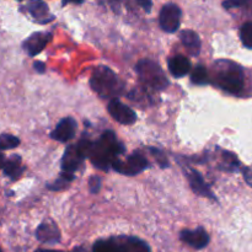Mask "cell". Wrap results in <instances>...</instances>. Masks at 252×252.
<instances>
[{"mask_svg":"<svg viewBox=\"0 0 252 252\" xmlns=\"http://www.w3.org/2000/svg\"><path fill=\"white\" fill-rule=\"evenodd\" d=\"M127 252H150L149 246L140 239L134 236H123Z\"/></svg>","mask_w":252,"mask_h":252,"instance_id":"cell-18","label":"cell"},{"mask_svg":"<svg viewBox=\"0 0 252 252\" xmlns=\"http://www.w3.org/2000/svg\"><path fill=\"white\" fill-rule=\"evenodd\" d=\"M20 139L12 134H1L0 135V150H9L19 147Z\"/></svg>","mask_w":252,"mask_h":252,"instance_id":"cell-21","label":"cell"},{"mask_svg":"<svg viewBox=\"0 0 252 252\" xmlns=\"http://www.w3.org/2000/svg\"><path fill=\"white\" fill-rule=\"evenodd\" d=\"M245 4V2H243V1H226V2H224V6L225 7H234V6H240V5H244Z\"/></svg>","mask_w":252,"mask_h":252,"instance_id":"cell-26","label":"cell"},{"mask_svg":"<svg viewBox=\"0 0 252 252\" xmlns=\"http://www.w3.org/2000/svg\"><path fill=\"white\" fill-rule=\"evenodd\" d=\"M180 39L184 43V46L189 49V52L193 56H197L201 51V39L199 36L192 30H184L180 33Z\"/></svg>","mask_w":252,"mask_h":252,"instance_id":"cell-16","label":"cell"},{"mask_svg":"<svg viewBox=\"0 0 252 252\" xmlns=\"http://www.w3.org/2000/svg\"><path fill=\"white\" fill-rule=\"evenodd\" d=\"M2 170H4V174L6 175V176H9L10 179L17 180L21 176L22 172H24L25 170V167L22 166L21 164V158H20L19 155H12V157H10L9 159L5 161Z\"/></svg>","mask_w":252,"mask_h":252,"instance_id":"cell-17","label":"cell"},{"mask_svg":"<svg viewBox=\"0 0 252 252\" xmlns=\"http://www.w3.org/2000/svg\"><path fill=\"white\" fill-rule=\"evenodd\" d=\"M36 252H63V251H58V250H37Z\"/></svg>","mask_w":252,"mask_h":252,"instance_id":"cell-30","label":"cell"},{"mask_svg":"<svg viewBox=\"0 0 252 252\" xmlns=\"http://www.w3.org/2000/svg\"><path fill=\"white\" fill-rule=\"evenodd\" d=\"M217 85L230 94H239L244 88V73L238 64L230 61H218L214 65Z\"/></svg>","mask_w":252,"mask_h":252,"instance_id":"cell-3","label":"cell"},{"mask_svg":"<svg viewBox=\"0 0 252 252\" xmlns=\"http://www.w3.org/2000/svg\"><path fill=\"white\" fill-rule=\"evenodd\" d=\"M5 161H6V160H5V155L2 154L1 152H0V170H1L2 167H4Z\"/></svg>","mask_w":252,"mask_h":252,"instance_id":"cell-28","label":"cell"},{"mask_svg":"<svg viewBox=\"0 0 252 252\" xmlns=\"http://www.w3.org/2000/svg\"><path fill=\"white\" fill-rule=\"evenodd\" d=\"M169 70L175 78H182L191 70V62L187 57L177 54L169 59Z\"/></svg>","mask_w":252,"mask_h":252,"instance_id":"cell-14","label":"cell"},{"mask_svg":"<svg viewBox=\"0 0 252 252\" xmlns=\"http://www.w3.org/2000/svg\"><path fill=\"white\" fill-rule=\"evenodd\" d=\"M181 240L196 250L206 248L209 244V235L202 226L194 230H182Z\"/></svg>","mask_w":252,"mask_h":252,"instance_id":"cell-10","label":"cell"},{"mask_svg":"<svg viewBox=\"0 0 252 252\" xmlns=\"http://www.w3.org/2000/svg\"><path fill=\"white\" fill-rule=\"evenodd\" d=\"M84 159H85V157L80 152L78 145H69L66 148L65 153H64L63 159H62L63 174L74 176V172L79 169V166H80Z\"/></svg>","mask_w":252,"mask_h":252,"instance_id":"cell-8","label":"cell"},{"mask_svg":"<svg viewBox=\"0 0 252 252\" xmlns=\"http://www.w3.org/2000/svg\"><path fill=\"white\" fill-rule=\"evenodd\" d=\"M33 66L36 68V70L38 71V73H44L46 65H44V63H42V62H36V63L33 64Z\"/></svg>","mask_w":252,"mask_h":252,"instance_id":"cell-25","label":"cell"},{"mask_svg":"<svg viewBox=\"0 0 252 252\" xmlns=\"http://www.w3.org/2000/svg\"><path fill=\"white\" fill-rule=\"evenodd\" d=\"M125 153V147L116 138L115 133L106 130L97 142H91L88 158L97 169L107 171L118 155Z\"/></svg>","mask_w":252,"mask_h":252,"instance_id":"cell-1","label":"cell"},{"mask_svg":"<svg viewBox=\"0 0 252 252\" xmlns=\"http://www.w3.org/2000/svg\"><path fill=\"white\" fill-rule=\"evenodd\" d=\"M138 4H139L143 9L147 10L148 12L150 11V7H152V5H153L150 1H138Z\"/></svg>","mask_w":252,"mask_h":252,"instance_id":"cell-27","label":"cell"},{"mask_svg":"<svg viewBox=\"0 0 252 252\" xmlns=\"http://www.w3.org/2000/svg\"><path fill=\"white\" fill-rule=\"evenodd\" d=\"M135 71L140 81L148 89L153 90H165L169 86V80L161 66L150 59H142L135 65Z\"/></svg>","mask_w":252,"mask_h":252,"instance_id":"cell-4","label":"cell"},{"mask_svg":"<svg viewBox=\"0 0 252 252\" xmlns=\"http://www.w3.org/2000/svg\"><path fill=\"white\" fill-rule=\"evenodd\" d=\"M150 152H152V154L157 158L158 161H159V164L161 165L162 167H165L169 165V162H167V159H166V157H165L164 153H161L160 150H158V149H154V148H152V149H150Z\"/></svg>","mask_w":252,"mask_h":252,"instance_id":"cell-23","label":"cell"},{"mask_svg":"<svg viewBox=\"0 0 252 252\" xmlns=\"http://www.w3.org/2000/svg\"><path fill=\"white\" fill-rule=\"evenodd\" d=\"M51 39L52 33H49V32H36L22 43V47L29 53V56L33 57L41 53L44 47L51 42Z\"/></svg>","mask_w":252,"mask_h":252,"instance_id":"cell-9","label":"cell"},{"mask_svg":"<svg viewBox=\"0 0 252 252\" xmlns=\"http://www.w3.org/2000/svg\"><path fill=\"white\" fill-rule=\"evenodd\" d=\"M108 113L115 121L125 126L133 125L137 121V115L134 111L117 98H113L108 103Z\"/></svg>","mask_w":252,"mask_h":252,"instance_id":"cell-7","label":"cell"},{"mask_svg":"<svg viewBox=\"0 0 252 252\" xmlns=\"http://www.w3.org/2000/svg\"><path fill=\"white\" fill-rule=\"evenodd\" d=\"M147 159L139 153H133L126 160L116 159L112 162V167L116 171L123 175H128V176H134V175L140 174L147 169Z\"/></svg>","mask_w":252,"mask_h":252,"instance_id":"cell-5","label":"cell"},{"mask_svg":"<svg viewBox=\"0 0 252 252\" xmlns=\"http://www.w3.org/2000/svg\"><path fill=\"white\" fill-rule=\"evenodd\" d=\"M0 252H4V251H2V250H1V249H0Z\"/></svg>","mask_w":252,"mask_h":252,"instance_id":"cell-31","label":"cell"},{"mask_svg":"<svg viewBox=\"0 0 252 252\" xmlns=\"http://www.w3.org/2000/svg\"><path fill=\"white\" fill-rule=\"evenodd\" d=\"M186 175L189 177V185H191L193 192H196L197 194H201V196L214 198V194L212 193L208 185L204 182L203 177H202V175L198 171H196L193 169H186Z\"/></svg>","mask_w":252,"mask_h":252,"instance_id":"cell-13","label":"cell"},{"mask_svg":"<svg viewBox=\"0 0 252 252\" xmlns=\"http://www.w3.org/2000/svg\"><path fill=\"white\" fill-rule=\"evenodd\" d=\"M27 7H29L30 14H31L36 20L44 19V17H47V15H48V6H47L46 2L34 1L29 4Z\"/></svg>","mask_w":252,"mask_h":252,"instance_id":"cell-19","label":"cell"},{"mask_svg":"<svg viewBox=\"0 0 252 252\" xmlns=\"http://www.w3.org/2000/svg\"><path fill=\"white\" fill-rule=\"evenodd\" d=\"M93 252H127L123 236L111 238L107 240H98L94 244Z\"/></svg>","mask_w":252,"mask_h":252,"instance_id":"cell-15","label":"cell"},{"mask_svg":"<svg viewBox=\"0 0 252 252\" xmlns=\"http://www.w3.org/2000/svg\"><path fill=\"white\" fill-rule=\"evenodd\" d=\"M76 133V122L74 118L65 117L57 125L53 132L51 133V137L58 142H68L71 138H74Z\"/></svg>","mask_w":252,"mask_h":252,"instance_id":"cell-11","label":"cell"},{"mask_svg":"<svg viewBox=\"0 0 252 252\" xmlns=\"http://www.w3.org/2000/svg\"><path fill=\"white\" fill-rule=\"evenodd\" d=\"M181 9L176 4L170 2V4L164 5L159 16L160 27L165 32L174 33L179 30L180 24H181Z\"/></svg>","mask_w":252,"mask_h":252,"instance_id":"cell-6","label":"cell"},{"mask_svg":"<svg viewBox=\"0 0 252 252\" xmlns=\"http://www.w3.org/2000/svg\"><path fill=\"white\" fill-rule=\"evenodd\" d=\"M91 89L102 98H113L121 95L125 88L123 81L108 66L100 65L94 69L90 78Z\"/></svg>","mask_w":252,"mask_h":252,"instance_id":"cell-2","label":"cell"},{"mask_svg":"<svg viewBox=\"0 0 252 252\" xmlns=\"http://www.w3.org/2000/svg\"><path fill=\"white\" fill-rule=\"evenodd\" d=\"M89 186H90V191L93 193H97L100 191L101 187V180L98 176H91L90 181H89Z\"/></svg>","mask_w":252,"mask_h":252,"instance_id":"cell-24","label":"cell"},{"mask_svg":"<svg viewBox=\"0 0 252 252\" xmlns=\"http://www.w3.org/2000/svg\"><path fill=\"white\" fill-rule=\"evenodd\" d=\"M36 236L43 244H56L61 240V231L57 224H54L52 220H46L38 226Z\"/></svg>","mask_w":252,"mask_h":252,"instance_id":"cell-12","label":"cell"},{"mask_svg":"<svg viewBox=\"0 0 252 252\" xmlns=\"http://www.w3.org/2000/svg\"><path fill=\"white\" fill-rule=\"evenodd\" d=\"M240 38L246 48L252 49V22H246L241 26Z\"/></svg>","mask_w":252,"mask_h":252,"instance_id":"cell-22","label":"cell"},{"mask_svg":"<svg viewBox=\"0 0 252 252\" xmlns=\"http://www.w3.org/2000/svg\"><path fill=\"white\" fill-rule=\"evenodd\" d=\"M73 252H88V250L84 248H76V249H74Z\"/></svg>","mask_w":252,"mask_h":252,"instance_id":"cell-29","label":"cell"},{"mask_svg":"<svg viewBox=\"0 0 252 252\" xmlns=\"http://www.w3.org/2000/svg\"><path fill=\"white\" fill-rule=\"evenodd\" d=\"M191 81L196 85H206L209 83L208 71L203 65H197L191 74Z\"/></svg>","mask_w":252,"mask_h":252,"instance_id":"cell-20","label":"cell"}]
</instances>
